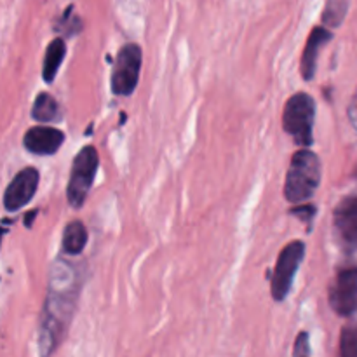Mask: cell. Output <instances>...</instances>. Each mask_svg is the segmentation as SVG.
I'll use <instances>...</instances> for the list:
<instances>
[{
  "instance_id": "ac0fdd59",
  "label": "cell",
  "mask_w": 357,
  "mask_h": 357,
  "mask_svg": "<svg viewBox=\"0 0 357 357\" xmlns=\"http://www.w3.org/2000/svg\"><path fill=\"white\" fill-rule=\"evenodd\" d=\"M349 114H351V119H352V122H354V126H357V94H356L354 101H352V107H351V110H349Z\"/></svg>"
},
{
  "instance_id": "5bb4252c",
  "label": "cell",
  "mask_w": 357,
  "mask_h": 357,
  "mask_svg": "<svg viewBox=\"0 0 357 357\" xmlns=\"http://www.w3.org/2000/svg\"><path fill=\"white\" fill-rule=\"evenodd\" d=\"M349 9V0H328L323 13V24L330 28L340 26Z\"/></svg>"
},
{
  "instance_id": "2e32d148",
  "label": "cell",
  "mask_w": 357,
  "mask_h": 357,
  "mask_svg": "<svg viewBox=\"0 0 357 357\" xmlns=\"http://www.w3.org/2000/svg\"><path fill=\"white\" fill-rule=\"evenodd\" d=\"M293 215L300 216V218L303 220V222H310L312 220V216L316 215V208L314 206H300V208H295L293 209Z\"/></svg>"
},
{
  "instance_id": "4fadbf2b",
  "label": "cell",
  "mask_w": 357,
  "mask_h": 357,
  "mask_svg": "<svg viewBox=\"0 0 357 357\" xmlns=\"http://www.w3.org/2000/svg\"><path fill=\"white\" fill-rule=\"evenodd\" d=\"M31 117L40 124L45 122H52L59 117V105L51 94L40 93L33 103V110H31Z\"/></svg>"
},
{
  "instance_id": "3957f363",
  "label": "cell",
  "mask_w": 357,
  "mask_h": 357,
  "mask_svg": "<svg viewBox=\"0 0 357 357\" xmlns=\"http://www.w3.org/2000/svg\"><path fill=\"white\" fill-rule=\"evenodd\" d=\"M98 166H100V157H98L96 149L91 145L84 146L73 159L72 173H70L68 187H66V197L72 208L79 209L86 202L94 176H96Z\"/></svg>"
},
{
  "instance_id": "30bf717a",
  "label": "cell",
  "mask_w": 357,
  "mask_h": 357,
  "mask_svg": "<svg viewBox=\"0 0 357 357\" xmlns=\"http://www.w3.org/2000/svg\"><path fill=\"white\" fill-rule=\"evenodd\" d=\"M331 38H333V33L324 26H316L310 31L302 56V75L305 80L314 79V73L317 68V54H319L321 47L326 45Z\"/></svg>"
},
{
  "instance_id": "9c48e42d",
  "label": "cell",
  "mask_w": 357,
  "mask_h": 357,
  "mask_svg": "<svg viewBox=\"0 0 357 357\" xmlns=\"http://www.w3.org/2000/svg\"><path fill=\"white\" fill-rule=\"evenodd\" d=\"M335 227L345 243L357 246V195L344 199L335 209Z\"/></svg>"
},
{
  "instance_id": "ba28073f",
  "label": "cell",
  "mask_w": 357,
  "mask_h": 357,
  "mask_svg": "<svg viewBox=\"0 0 357 357\" xmlns=\"http://www.w3.org/2000/svg\"><path fill=\"white\" fill-rule=\"evenodd\" d=\"M65 135L51 126H35L24 132V149L35 155H52L61 149Z\"/></svg>"
},
{
  "instance_id": "5b68a950",
  "label": "cell",
  "mask_w": 357,
  "mask_h": 357,
  "mask_svg": "<svg viewBox=\"0 0 357 357\" xmlns=\"http://www.w3.org/2000/svg\"><path fill=\"white\" fill-rule=\"evenodd\" d=\"M303 257H305V244L302 241H293L281 251L272 275V296L275 302H281L289 295Z\"/></svg>"
},
{
  "instance_id": "8fae6325",
  "label": "cell",
  "mask_w": 357,
  "mask_h": 357,
  "mask_svg": "<svg viewBox=\"0 0 357 357\" xmlns=\"http://www.w3.org/2000/svg\"><path fill=\"white\" fill-rule=\"evenodd\" d=\"M66 54V44L63 38H54L51 44L45 49L44 56V66H42V77L47 84H51L52 80L58 75V70L61 66L63 59H65Z\"/></svg>"
},
{
  "instance_id": "7c38bea8",
  "label": "cell",
  "mask_w": 357,
  "mask_h": 357,
  "mask_svg": "<svg viewBox=\"0 0 357 357\" xmlns=\"http://www.w3.org/2000/svg\"><path fill=\"white\" fill-rule=\"evenodd\" d=\"M87 244V230L82 222H72L63 232V251L66 255H80Z\"/></svg>"
},
{
  "instance_id": "d6986e66",
  "label": "cell",
  "mask_w": 357,
  "mask_h": 357,
  "mask_svg": "<svg viewBox=\"0 0 357 357\" xmlns=\"http://www.w3.org/2000/svg\"><path fill=\"white\" fill-rule=\"evenodd\" d=\"M35 215H37V211H31L30 215H26V218H24V220H26V225H31V218H33Z\"/></svg>"
},
{
  "instance_id": "8992f818",
  "label": "cell",
  "mask_w": 357,
  "mask_h": 357,
  "mask_svg": "<svg viewBox=\"0 0 357 357\" xmlns=\"http://www.w3.org/2000/svg\"><path fill=\"white\" fill-rule=\"evenodd\" d=\"M330 305L340 316L357 312V267L338 272L330 288Z\"/></svg>"
},
{
  "instance_id": "52a82bcc",
  "label": "cell",
  "mask_w": 357,
  "mask_h": 357,
  "mask_svg": "<svg viewBox=\"0 0 357 357\" xmlns=\"http://www.w3.org/2000/svg\"><path fill=\"white\" fill-rule=\"evenodd\" d=\"M38 180H40V174H38V171L35 167H24V169H21L13 178L9 187L6 188V194H3V208L10 213L24 208L33 199L35 192L38 188Z\"/></svg>"
},
{
  "instance_id": "7a4b0ae2",
  "label": "cell",
  "mask_w": 357,
  "mask_h": 357,
  "mask_svg": "<svg viewBox=\"0 0 357 357\" xmlns=\"http://www.w3.org/2000/svg\"><path fill=\"white\" fill-rule=\"evenodd\" d=\"M314 121H316V101L310 94L296 93L286 101L282 126L284 131L295 139L296 145L309 149L314 143Z\"/></svg>"
},
{
  "instance_id": "6da1fadb",
  "label": "cell",
  "mask_w": 357,
  "mask_h": 357,
  "mask_svg": "<svg viewBox=\"0 0 357 357\" xmlns=\"http://www.w3.org/2000/svg\"><path fill=\"white\" fill-rule=\"evenodd\" d=\"M321 169L319 157L309 149H302L293 155L289 162L288 174H286L284 195L291 204H302L307 202L321 185Z\"/></svg>"
},
{
  "instance_id": "9a60e30c",
  "label": "cell",
  "mask_w": 357,
  "mask_h": 357,
  "mask_svg": "<svg viewBox=\"0 0 357 357\" xmlns=\"http://www.w3.org/2000/svg\"><path fill=\"white\" fill-rule=\"evenodd\" d=\"M340 352L342 357H357V321L342 330Z\"/></svg>"
},
{
  "instance_id": "e0dca14e",
  "label": "cell",
  "mask_w": 357,
  "mask_h": 357,
  "mask_svg": "<svg viewBox=\"0 0 357 357\" xmlns=\"http://www.w3.org/2000/svg\"><path fill=\"white\" fill-rule=\"evenodd\" d=\"M309 351V335L302 333L296 340V356H302V352Z\"/></svg>"
},
{
  "instance_id": "277c9868",
  "label": "cell",
  "mask_w": 357,
  "mask_h": 357,
  "mask_svg": "<svg viewBox=\"0 0 357 357\" xmlns=\"http://www.w3.org/2000/svg\"><path fill=\"white\" fill-rule=\"evenodd\" d=\"M142 49L136 44L122 45L115 58L112 73V91L117 96H129L135 93L142 70Z\"/></svg>"
}]
</instances>
